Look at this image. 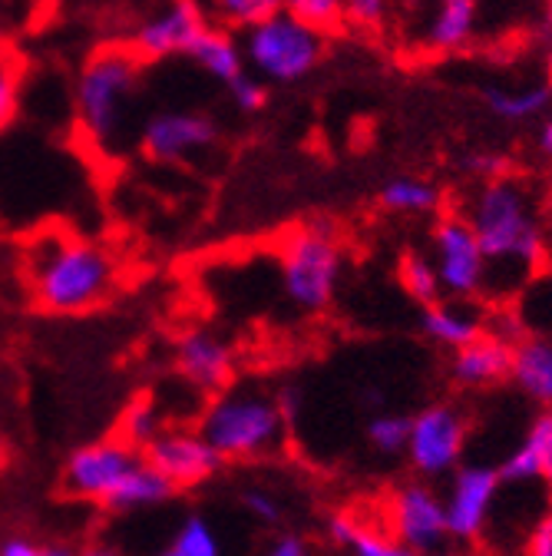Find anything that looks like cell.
I'll use <instances>...</instances> for the list:
<instances>
[{
  "label": "cell",
  "mask_w": 552,
  "mask_h": 556,
  "mask_svg": "<svg viewBox=\"0 0 552 556\" xmlns=\"http://www.w3.org/2000/svg\"><path fill=\"white\" fill-rule=\"evenodd\" d=\"M549 8H552V0H549Z\"/></svg>",
  "instance_id": "obj_50"
},
{
  "label": "cell",
  "mask_w": 552,
  "mask_h": 556,
  "mask_svg": "<svg viewBox=\"0 0 552 556\" xmlns=\"http://www.w3.org/2000/svg\"><path fill=\"white\" fill-rule=\"evenodd\" d=\"M539 219H542V232H545L549 258H552V182H549V189L539 195Z\"/></svg>",
  "instance_id": "obj_40"
},
{
  "label": "cell",
  "mask_w": 552,
  "mask_h": 556,
  "mask_svg": "<svg viewBox=\"0 0 552 556\" xmlns=\"http://www.w3.org/2000/svg\"><path fill=\"white\" fill-rule=\"evenodd\" d=\"M500 483H532L542 480L552 491V410H542L513 454L497 467Z\"/></svg>",
  "instance_id": "obj_17"
},
{
  "label": "cell",
  "mask_w": 552,
  "mask_h": 556,
  "mask_svg": "<svg viewBox=\"0 0 552 556\" xmlns=\"http://www.w3.org/2000/svg\"><path fill=\"white\" fill-rule=\"evenodd\" d=\"M437 0H394V14H403V17H418V14H427Z\"/></svg>",
  "instance_id": "obj_41"
},
{
  "label": "cell",
  "mask_w": 552,
  "mask_h": 556,
  "mask_svg": "<svg viewBox=\"0 0 552 556\" xmlns=\"http://www.w3.org/2000/svg\"><path fill=\"white\" fill-rule=\"evenodd\" d=\"M440 289L450 299L473 302L487 292V258L479 252V242L470 229V223L460 213H447L434 226V255H431Z\"/></svg>",
  "instance_id": "obj_10"
},
{
  "label": "cell",
  "mask_w": 552,
  "mask_h": 556,
  "mask_svg": "<svg viewBox=\"0 0 552 556\" xmlns=\"http://www.w3.org/2000/svg\"><path fill=\"white\" fill-rule=\"evenodd\" d=\"M172 546L182 553V556H222V543L216 536V530L209 527L205 517H185Z\"/></svg>",
  "instance_id": "obj_32"
},
{
  "label": "cell",
  "mask_w": 552,
  "mask_h": 556,
  "mask_svg": "<svg viewBox=\"0 0 552 556\" xmlns=\"http://www.w3.org/2000/svg\"><path fill=\"white\" fill-rule=\"evenodd\" d=\"M282 11L321 30L324 37L341 30V0H282Z\"/></svg>",
  "instance_id": "obj_33"
},
{
  "label": "cell",
  "mask_w": 552,
  "mask_h": 556,
  "mask_svg": "<svg viewBox=\"0 0 552 556\" xmlns=\"http://www.w3.org/2000/svg\"><path fill=\"white\" fill-rule=\"evenodd\" d=\"M172 365L176 375L202 391V394H222L229 391L232 378H235V352L226 338H219L216 331L205 328H192L185 334H179L176 352H172Z\"/></svg>",
  "instance_id": "obj_15"
},
{
  "label": "cell",
  "mask_w": 552,
  "mask_h": 556,
  "mask_svg": "<svg viewBox=\"0 0 552 556\" xmlns=\"http://www.w3.org/2000/svg\"><path fill=\"white\" fill-rule=\"evenodd\" d=\"M463 169L470 176H476L479 182H490V179H500V176H510V160L500 156V153H476V156H466L463 160Z\"/></svg>",
  "instance_id": "obj_36"
},
{
  "label": "cell",
  "mask_w": 552,
  "mask_h": 556,
  "mask_svg": "<svg viewBox=\"0 0 552 556\" xmlns=\"http://www.w3.org/2000/svg\"><path fill=\"white\" fill-rule=\"evenodd\" d=\"M434 556H460V553H447V549H440V553H434Z\"/></svg>",
  "instance_id": "obj_49"
},
{
  "label": "cell",
  "mask_w": 552,
  "mask_h": 556,
  "mask_svg": "<svg viewBox=\"0 0 552 556\" xmlns=\"http://www.w3.org/2000/svg\"><path fill=\"white\" fill-rule=\"evenodd\" d=\"M487 258V282L497 268L513 275V286L532 278L549 262V242L539 219V195L519 176L479 182L460 213Z\"/></svg>",
  "instance_id": "obj_2"
},
{
  "label": "cell",
  "mask_w": 552,
  "mask_h": 556,
  "mask_svg": "<svg viewBox=\"0 0 552 556\" xmlns=\"http://www.w3.org/2000/svg\"><path fill=\"white\" fill-rule=\"evenodd\" d=\"M479 0H437L424 27V47L431 53H457L476 34Z\"/></svg>",
  "instance_id": "obj_21"
},
{
  "label": "cell",
  "mask_w": 552,
  "mask_h": 556,
  "mask_svg": "<svg viewBox=\"0 0 552 556\" xmlns=\"http://www.w3.org/2000/svg\"><path fill=\"white\" fill-rule=\"evenodd\" d=\"M163 431V414L153 397H136L119 417V441L129 444L132 451H143L156 434Z\"/></svg>",
  "instance_id": "obj_28"
},
{
  "label": "cell",
  "mask_w": 552,
  "mask_h": 556,
  "mask_svg": "<svg viewBox=\"0 0 552 556\" xmlns=\"http://www.w3.org/2000/svg\"><path fill=\"white\" fill-rule=\"evenodd\" d=\"M377 199L387 213H400V216H434L444 205L440 186L421 176H390L381 186Z\"/></svg>",
  "instance_id": "obj_23"
},
{
  "label": "cell",
  "mask_w": 552,
  "mask_h": 556,
  "mask_svg": "<svg viewBox=\"0 0 552 556\" xmlns=\"http://www.w3.org/2000/svg\"><path fill=\"white\" fill-rule=\"evenodd\" d=\"M159 556H182V553H179V549H176V546H166V549H163V553H159Z\"/></svg>",
  "instance_id": "obj_47"
},
{
  "label": "cell",
  "mask_w": 552,
  "mask_h": 556,
  "mask_svg": "<svg viewBox=\"0 0 552 556\" xmlns=\"http://www.w3.org/2000/svg\"><path fill=\"white\" fill-rule=\"evenodd\" d=\"M421 328L431 341L457 352V348L487 334V312L463 299H440L421 312Z\"/></svg>",
  "instance_id": "obj_18"
},
{
  "label": "cell",
  "mask_w": 552,
  "mask_h": 556,
  "mask_svg": "<svg viewBox=\"0 0 552 556\" xmlns=\"http://www.w3.org/2000/svg\"><path fill=\"white\" fill-rule=\"evenodd\" d=\"M407 431H410V417L403 414H374L368 421V444L377 454H403L407 451Z\"/></svg>",
  "instance_id": "obj_31"
},
{
  "label": "cell",
  "mask_w": 552,
  "mask_h": 556,
  "mask_svg": "<svg viewBox=\"0 0 552 556\" xmlns=\"http://www.w3.org/2000/svg\"><path fill=\"white\" fill-rule=\"evenodd\" d=\"M513 348L510 341L497 338L493 331L479 334L476 341L463 344L450 358V378L463 391H487L510 381L513 371Z\"/></svg>",
  "instance_id": "obj_16"
},
{
  "label": "cell",
  "mask_w": 552,
  "mask_h": 556,
  "mask_svg": "<svg viewBox=\"0 0 552 556\" xmlns=\"http://www.w3.org/2000/svg\"><path fill=\"white\" fill-rule=\"evenodd\" d=\"M279 271L288 302L301 312H324L344 275V245L328 219L305 223L282 239Z\"/></svg>",
  "instance_id": "obj_5"
},
{
  "label": "cell",
  "mask_w": 552,
  "mask_h": 556,
  "mask_svg": "<svg viewBox=\"0 0 552 556\" xmlns=\"http://www.w3.org/2000/svg\"><path fill=\"white\" fill-rule=\"evenodd\" d=\"M500 473L497 467L487 464H460L450 473L447 494L444 497V514H447V533L457 543H476L487 533L490 514L500 497Z\"/></svg>",
  "instance_id": "obj_11"
},
{
  "label": "cell",
  "mask_w": 552,
  "mask_h": 556,
  "mask_svg": "<svg viewBox=\"0 0 552 556\" xmlns=\"http://www.w3.org/2000/svg\"><path fill=\"white\" fill-rule=\"evenodd\" d=\"M21 90H24V63L14 50L0 47V132L17 119Z\"/></svg>",
  "instance_id": "obj_29"
},
{
  "label": "cell",
  "mask_w": 552,
  "mask_h": 556,
  "mask_svg": "<svg viewBox=\"0 0 552 556\" xmlns=\"http://www.w3.org/2000/svg\"><path fill=\"white\" fill-rule=\"evenodd\" d=\"M27 286L47 315H84L100 308L116 289V255L84 236L47 229L24 249Z\"/></svg>",
  "instance_id": "obj_1"
},
{
  "label": "cell",
  "mask_w": 552,
  "mask_h": 556,
  "mask_svg": "<svg viewBox=\"0 0 552 556\" xmlns=\"http://www.w3.org/2000/svg\"><path fill=\"white\" fill-rule=\"evenodd\" d=\"M140 464H143V454L132 451L129 444H123L119 438L90 441L66 457L63 491L77 501L106 507V501L119 491L123 480Z\"/></svg>",
  "instance_id": "obj_9"
},
{
  "label": "cell",
  "mask_w": 552,
  "mask_h": 556,
  "mask_svg": "<svg viewBox=\"0 0 552 556\" xmlns=\"http://www.w3.org/2000/svg\"><path fill=\"white\" fill-rule=\"evenodd\" d=\"M205 27H209V17H205L202 0H166L150 17L136 24L129 47L143 63L185 56Z\"/></svg>",
  "instance_id": "obj_14"
},
{
  "label": "cell",
  "mask_w": 552,
  "mask_h": 556,
  "mask_svg": "<svg viewBox=\"0 0 552 556\" xmlns=\"http://www.w3.org/2000/svg\"><path fill=\"white\" fill-rule=\"evenodd\" d=\"M176 497V491L172 486L143 460L140 467H136L126 480H123V486L119 491L106 501V507L103 510H110V514H136V510H153V507H163L166 501H172Z\"/></svg>",
  "instance_id": "obj_24"
},
{
  "label": "cell",
  "mask_w": 552,
  "mask_h": 556,
  "mask_svg": "<svg viewBox=\"0 0 552 556\" xmlns=\"http://www.w3.org/2000/svg\"><path fill=\"white\" fill-rule=\"evenodd\" d=\"M219 143V123L198 110H159L140 129V150L146 160L172 166L209 153Z\"/></svg>",
  "instance_id": "obj_13"
},
{
  "label": "cell",
  "mask_w": 552,
  "mask_h": 556,
  "mask_svg": "<svg viewBox=\"0 0 552 556\" xmlns=\"http://www.w3.org/2000/svg\"><path fill=\"white\" fill-rule=\"evenodd\" d=\"M202 8L209 24L232 30V34H245L248 27L279 14L282 0H202Z\"/></svg>",
  "instance_id": "obj_26"
},
{
  "label": "cell",
  "mask_w": 552,
  "mask_h": 556,
  "mask_svg": "<svg viewBox=\"0 0 552 556\" xmlns=\"http://www.w3.org/2000/svg\"><path fill=\"white\" fill-rule=\"evenodd\" d=\"M483 103H487V110L500 119H510V123H526L539 113L549 110L552 103V93L545 84H536V87H487L483 90Z\"/></svg>",
  "instance_id": "obj_25"
},
{
  "label": "cell",
  "mask_w": 552,
  "mask_h": 556,
  "mask_svg": "<svg viewBox=\"0 0 552 556\" xmlns=\"http://www.w3.org/2000/svg\"><path fill=\"white\" fill-rule=\"evenodd\" d=\"M397 282L407 292V299H413L421 308L444 299V289H440V278H437V268H434L431 255L403 252L400 262H397Z\"/></svg>",
  "instance_id": "obj_27"
},
{
  "label": "cell",
  "mask_w": 552,
  "mask_h": 556,
  "mask_svg": "<svg viewBox=\"0 0 552 556\" xmlns=\"http://www.w3.org/2000/svg\"><path fill=\"white\" fill-rule=\"evenodd\" d=\"M229 90V97H232V106L239 110V113H245V116H255V113H261L265 106H268V87L258 80V77H252V74H242L232 87H226Z\"/></svg>",
  "instance_id": "obj_34"
},
{
  "label": "cell",
  "mask_w": 552,
  "mask_h": 556,
  "mask_svg": "<svg viewBox=\"0 0 552 556\" xmlns=\"http://www.w3.org/2000/svg\"><path fill=\"white\" fill-rule=\"evenodd\" d=\"M536 150H539L545 160H552V113L542 119V126H539V132H536Z\"/></svg>",
  "instance_id": "obj_42"
},
{
  "label": "cell",
  "mask_w": 552,
  "mask_h": 556,
  "mask_svg": "<svg viewBox=\"0 0 552 556\" xmlns=\"http://www.w3.org/2000/svg\"><path fill=\"white\" fill-rule=\"evenodd\" d=\"M394 14V0H341V27L355 34H377Z\"/></svg>",
  "instance_id": "obj_30"
},
{
  "label": "cell",
  "mask_w": 552,
  "mask_h": 556,
  "mask_svg": "<svg viewBox=\"0 0 552 556\" xmlns=\"http://www.w3.org/2000/svg\"><path fill=\"white\" fill-rule=\"evenodd\" d=\"M146 63L129 43H110L93 50L74 84V113L80 132L103 153H113L126 132L132 100L140 93Z\"/></svg>",
  "instance_id": "obj_3"
},
{
  "label": "cell",
  "mask_w": 552,
  "mask_h": 556,
  "mask_svg": "<svg viewBox=\"0 0 552 556\" xmlns=\"http://www.w3.org/2000/svg\"><path fill=\"white\" fill-rule=\"evenodd\" d=\"M242 60L265 87H292L311 77L328 53V37L305 21L279 11L239 37Z\"/></svg>",
  "instance_id": "obj_6"
},
{
  "label": "cell",
  "mask_w": 552,
  "mask_h": 556,
  "mask_svg": "<svg viewBox=\"0 0 552 556\" xmlns=\"http://www.w3.org/2000/svg\"><path fill=\"white\" fill-rule=\"evenodd\" d=\"M8 8H11V0H0V14H8Z\"/></svg>",
  "instance_id": "obj_48"
},
{
  "label": "cell",
  "mask_w": 552,
  "mask_h": 556,
  "mask_svg": "<svg viewBox=\"0 0 552 556\" xmlns=\"http://www.w3.org/2000/svg\"><path fill=\"white\" fill-rule=\"evenodd\" d=\"M80 556H123V553H119V546H113L106 540H97V543H87L80 549Z\"/></svg>",
  "instance_id": "obj_43"
},
{
  "label": "cell",
  "mask_w": 552,
  "mask_h": 556,
  "mask_svg": "<svg viewBox=\"0 0 552 556\" xmlns=\"http://www.w3.org/2000/svg\"><path fill=\"white\" fill-rule=\"evenodd\" d=\"M285 425L288 421L274 397L261 391H222L202 410L195 431L226 464L274 454L285 441Z\"/></svg>",
  "instance_id": "obj_4"
},
{
  "label": "cell",
  "mask_w": 552,
  "mask_h": 556,
  "mask_svg": "<svg viewBox=\"0 0 552 556\" xmlns=\"http://www.w3.org/2000/svg\"><path fill=\"white\" fill-rule=\"evenodd\" d=\"M205 77H213L216 84L222 87H232L242 74H248L245 70V60H242V47H239V37L232 30H222L216 24L205 27L195 43L189 47L185 53Z\"/></svg>",
  "instance_id": "obj_20"
},
{
  "label": "cell",
  "mask_w": 552,
  "mask_h": 556,
  "mask_svg": "<svg viewBox=\"0 0 552 556\" xmlns=\"http://www.w3.org/2000/svg\"><path fill=\"white\" fill-rule=\"evenodd\" d=\"M542 34H545V37H549V43H552V8L542 14Z\"/></svg>",
  "instance_id": "obj_45"
},
{
  "label": "cell",
  "mask_w": 552,
  "mask_h": 556,
  "mask_svg": "<svg viewBox=\"0 0 552 556\" xmlns=\"http://www.w3.org/2000/svg\"><path fill=\"white\" fill-rule=\"evenodd\" d=\"M328 536L348 553V556H418L413 549H407L403 543H397L384 527H374L368 520H358L355 514L341 510L331 514L328 520Z\"/></svg>",
  "instance_id": "obj_22"
},
{
  "label": "cell",
  "mask_w": 552,
  "mask_h": 556,
  "mask_svg": "<svg viewBox=\"0 0 552 556\" xmlns=\"http://www.w3.org/2000/svg\"><path fill=\"white\" fill-rule=\"evenodd\" d=\"M545 87L552 93V47H549V56H545Z\"/></svg>",
  "instance_id": "obj_46"
},
{
  "label": "cell",
  "mask_w": 552,
  "mask_h": 556,
  "mask_svg": "<svg viewBox=\"0 0 552 556\" xmlns=\"http://www.w3.org/2000/svg\"><path fill=\"white\" fill-rule=\"evenodd\" d=\"M40 543L27 540V536H4L0 540V556H37Z\"/></svg>",
  "instance_id": "obj_39"
},
{
  "label": "cell",
  "mask_w": 552,
  "mask_h": 556,
  "mask_svg": "<svg viewBox=\"0 0 552 556\" xmlns=\"http://www.w3.org/2000/svg\"><path fill=\"white\" fill-rule=\"evenodd\" d=\"M510 381L542 410H552V338L526 334L513 348Z\"/></svg>",
  "instance_id": "obj_19"
},
{
  "label": "cell",
  "mask_w": 552,
  "mask_h": 556,
  "mask_svg": "<svg viewBox=\"0 0 552 556\" xmlns=\"http://www.w3.org/2000/svg\"><path fill=\"white\" fill-rule=\"evenodd\" d=\"M140 454L176 494L195 491L222 470V457L195 428H163Z\"/></svg>",
  "instance_id": "obj_12"
},
{
  "label": "cell",
  "mask_w": 552,
  "mask_h": 556,
  "mask_svg": "<svg viewBox=\"0 0 552 556\" xmlns=\"http://www.w3.org/2000/svg\"><path fill=\"white\" fill-rule=\"evenodd\" d=\"M523 553H526V556H552V514H545L542 520L532 523Z\"/></svg>",
  "instance_id": "obj_37"
},
{
  "label": "cell",
  "mask_w": 552,
  "mask_h": 556,
  "mask_svg": "<svg viewBox=\"0 0 552 556\" xmlns=\"http://www.w3.org/2000/svg\"><path fill=\"white\" fill-rule=\"evenodd\" d=\"M265 556H314V553H311V546H308L305 536H298V533H282L279 540H274V543L268 546Z\"/></svg>",
  "instance_id": "obj_38"
},
{
  "label": "cell",
  "mask_w": 552,
  "mask_h": 556,
  "mask_svg": "<svg viewBox=\"0 0 552 556\" xmlns=\"http://www.w3.org/2000/svg\"><path fill=\"white\" fill-rule=\"evenodd\" d=\"M470 438L466 414L453 404H427L410 417L407 431V460L424 480H437L453 473L463 464Z\"/></svg>",
  "instance_id": "obj_7"
},
{
  "label": "cell",
  "mask_w": 552,
  "mask_h": 556,
  "mask_svg": "<svg viewBox=\"0 0 552 556\" xmlns=\"http://www.w3.org/2000/svg\"><path fill=\"white\" fill-rule=\"evenodd\" d=\"M37 556H80V553L70 549V546H63V543H50V546H40Z\"/></svg>",
  "instance_id": "obj_44"
},
{
  "label": "cell",
  "mask_w": 552,
  "mask_h": 556,
  "mask_svg": "<svg viewBox=\"0 0 552 556\" xmlns=\"http://www.w3.org/2000/svg\"><path fill=\"white\" fill-rule=\"evenodd\" d=\"M549 514H552V510H549Z\"/></svg>",
  "instance_id": "obj_51"
},
{
  "label": "cell",
  "mask_w": 552,
  "mask_h": 556,
  "mask_svg": "<svg viewBox=\"0 0 552 556\" xmlns=\"http://www.w3.org/2000/svg\"><path fill=\"white\" fill-rule=\"evenodd\" d=\"M384 530L418 556H434L450 543L444 497L427 480H407L394 486L384 504Z\"/></svg>",
  "instance_id": "obj_8"
},
{
  "label": "cell",
  "mask_w": 552,
  "mask_h": 556,
  "mask_svg": "<svg viewBox=\"0 0 552 556\" xmlns=\"http://www.w3.org/2000/svg\"><path fill=\"white\" fill-rule=\"evenodd\" d=\"M242 507H245V514L248 517H255L258 523H279L282 520V507H279V501H274V494H268V491H261V486H248V491H242Z\"/></svg>",
  "instance_id": "obj_35"
}]
</instances>
